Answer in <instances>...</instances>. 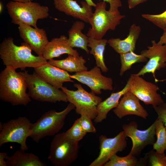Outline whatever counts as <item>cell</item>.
<instances>
[{
    "instance_id": "18",
    "label": "cell",
    "mask_w": 166,
    "mask_h": 166,
    "mask_svg": "<svg viewBox=\"0 0 166 166\" xmlns=\"http://www.w3.org/2000/svg\"><path fill=\"white\" fill-rule=\"evenodd\" d=\"M34 70L45 81L57 89H61L65 82L73 81L68 72L52 65L48 61L34 68Z\"/></svg>"
},
{
    "instance_id": "31",
    "label": "cell",
    "mask_w": 166,
    "mask_h": 166,
    "mask_svg": "<svg viewBox=\"0 0 166 166\" xmlns=\"http://www.w3.org/2000/svg\"><path fill=\"white\" fill-rule=\"evenodd\" d=\"M149 166H166V156L164 153H159L153 149L146 153Z\"/></svg>"
},
{
    "instance_id": "32",
    "label": "cell",
    "mask_w": 166,
    "mask_h": 166,
    "mask_svg": "<svg viewBox=\"0 0 166 166\" xmlns=\"http://www.w3.org/2000/svg\"><path fill=\"white\" fill-rule=\"evenodd\" d=\"M79 119L80 123L84 130L87 133H96L97 130L93 125L92 118L89 116L82 114Z\"/></svg>"
},
{
    "instance_id": "15",
    "label": "cell",
    "mask_w": 166,
    "mask_h": 166,
    "mask_svg": "<svg viewBox=\"0 0 166 166\" xmlns=\"http://www.w3.org/2000/svg\"><path fill=\"white\" fill-rule=\"evenodd\" d=\"M18 25L21 38L38 56H42L49 42L45 31L43 29L33 27L22 23Z\"/></svg>"
},
{
    "instance_id": "29",
    "label": "cell",
    "mask_w": 166,
    "mask_h": 166,
    "mask_svg": "<svg viewBox=\"0 0 166 166\" xmlns=\"http://www.w3.org/2000/svg\"><path fill=\"white\" fill-rule=\"evenodd\" d=\"M65 132L69 138L77 142L82 140L87 133L81 127L79 118L75 121L72 127Z\"/></svg>"
},
{
    "instance_id": "7",
    "label": "cell",
    "mask_w": 166,
    "mask_h": 166,
    "mask_svg": "<svg viewBox=\"0 0 166 166\" xmlns=\"http://www.w3.org/2000/svg\"><path fill=\"white\" fill-rule=\"evenodd\" d=\"M25 79L30 97L41 102L56 103L68 102L65 93L48 83L35 71L30 74L28 71L20 72Z\"/></svg>"
},
{
    "instance_id": "22",
    "label": "cell",
    "mask_w": 166,
    "mask_h": 166,
    "mask_svg": "<svg viewBox=\"0 0 166 166\" xmlns=\"http://www.w3.org/2000/svg\"><path fill=\"white\" fill-rule=\"evenodd\" d=\"M85 23L82 21L74 22L68 31V41L70 46L73 48L78 47L84 50L89 54V50L88 48L89 37L82 32L84 29Z\"/></svg>"
},
{
    "instance_id": "25",
    "label": "cell",
    "mask_w": 166,
    "mask_h": 166,
    "mask_svg": "<svg viewBox=\"0 0 166 166\" xmlns=\"http://www.w3.org/2000/svg\"><path fill=\"white\" fill-rule=\"evenodd\" d=\"M108 40L105 39L97 40L89 37L88 39V46L91 49L89 53L93 56L96 65L104 72H107L109 70L104 58V52Z\"/></svg>"
},
{
    "instance_id": "19",
    "label": "cell",
    "mask_w": 166,
    "mask_h": 166,
    "mask_svg": "<svg viewBox=\"0 0 166 166\" xmlns=\"http://www.w3.org/2000/svg\"><path fill=\"white\" fill-rule=\"evenodd\" d=\"M64 54L79 56L77 51L69 45L67 37L61 35L49 42L44 50L42 56L46 60H49Z\"/></svg>"
},
{
    "instance_id": "28",
    "label": "cell",
    "mask_w": 166,
    "mask_h": 166,
    "mask_svg": "<svg viewBox=\"0 0 166 166\" xmlns=\"http://www.w3.org/2000/svg\"><path fill=\"white\" fill-rule=\"evenodd\" d=\"M140 166L139 160L129 154L126 156L121 157L116 154L113 156L104 166Z\"/></svg>"
},
{
    "instance_id": "21",
    "label": "cell",
    "mask_w": 166,
    "mask_h": 166,
    "mask_svg": "<svg viewBox=\"0 0 166 166\" xmlns=\"http://www.w3.org/2000/svg\"><path fill=\"white\" fill-rule=\"evenodd\" d=\"M129 90V83L128 80L125 86L121 90L112 93L109 97L100 102L97 106L98 114L94 119V122L96 124L100 123L106 119L109 111L117 106L120 98Z\"/></svg>"
},
{
    "instance_id": "10",
    "label": "cell",
    "mask_w": 166,
    "mask_h": 166,
    "mask_svg": "<svg viewBox=\"0 0 166 166\" xmlns=\"http://www.w3.org/2000/svg\"><path fill=\"white\" fill-rule=\"evenodd\" d=\"M122 128L127 136L132 140V147L129 153L132 156H139L147 146L153 145L156 141L155 122L144 130L139 129L137 123L134 121L123 125Z\"/></svg>"
},
{
    "instance_id": "36",
    "label": "cell",
    "mask_w": 166,
    "mask_h": 166,
    "mask_svg": "<svg viewBox=\"0 0 166 166\" xmlns=\"http://www.w3.org/2000/svg\"><path fill=\"white\" fill-rule=\"evenodd\" d=\"M8 156L6 152H0V166H8L6 162V159Z\"/></svg>"
},
{
    "instance_id": "26",
    "label": "cell",
    "mask_w": 166,
    "mask_h": 166,
    "mask_svg": "<svg viewBox=\"0 0 166 166\" xmlns=\"http://www.w3.org/2000/svg\"><path fill=\"white\" fill-rule=\"evenodd\" d=\"M120 55L121 63L120 72V76H122L125 72L131 69L133 64L146 61L147 60V58L143 54H137L133 51L121 53Z\"/></svg>"
},
{
    "instance_id": "6",
    "label": "cell",
    "mask_w": 166,
    "mask_h": 166,
    "mask_svg": "<svg viewBox=\"0 0 166 166\" xmlns=\"http://www.w3.org/2000/svg\"><path fill=\"white\" fill-rule=\"evenodd\" d=\"M79 147L78 142L69 138L65 132L58 133L51 143L48 159L55 166H68L77 159Z\"/></svg>"
},
{
    "instance_id": "23",
    "label": "cell",
    "mask_w": 166,
    "mask_h": 166,
    "mask_svg": "<svg viewBox=\"0 0 166 166\" xmlns=\"http://www.w3.org/2000/svg\"><path fill=\"white\" fill-rule=\"evenodd\" d=\"M49 63L59 68L71 73H79L88 70L86 60L81 56L68 54L66 58L60 60H49Z\"/></svg>"
},
{
    "instance_id": "12",
    "label": "cell",
    "mask_w": 166,
    "mask_h": 166,
    "mask_svg": "<svg viewBox=\"0 0 166 166\" xmlns=\"http://www.w3.org/2000/svg\"><path fill=\"white\" fill-rule=\"evenodd\" d=\"M127 137L123 130L113 138H108L103 135L100 136L99 154L89 166H104L113 156L119 152L123 151L126 148Z\"/></svg>"
},
{
    "instance_id": "42",
    "label": "cell",
    "mask_w": 166,
    "mask_h": 166,
    "mask_svg": "<svg viewBox=\"0 0 166 166\" xmlns=\"http://www.w3.org/2000/svg\"><path fill=\"white\" fill-rule=\"evenodd\" d=\"M165 161L166 162V156L165 157Z\"/></svg>"
},
{
    "instance_id": "38",
    "label": "cell",
    "mask_w": 166,
    "mask_h": 166,
    "mask_svg": "<svg viewBox=\"0 0 166 166\" xmlns=\"http://www.w3.org/2000/svg\"><path fill=\"white\" fill-rule=\"evenodd\" d=\"M85 1L89 5L95 7L96 4H95L92 0H85Z\"/></svg>"
},
{
    "instance_id": "35",
    "label": "cell",
    "mask_w": 166,
    "mask_h": 166,
    "mask_svg": "<svg viewBox=\"0 0 166 166\" xmlns=\"http://www.w3.org/2000/svg\"><path fill=\"white\" fill-rule=\"evenodd\" d=\"M148 0H128V4L129 8L132 9L138 5L146 2Z\"/></svg>"
},
{
    "instance_id": "37",
    "label": "cell",
    "mask_w": 166,
    "mask_h": 166,
    "mask_svg": "<svg viewBox=\"0 0 166 166\" xmlns=\"http://www.w3.org/2000/svg\"><path fill=\"white\" fill-rule=\"evenodd\" d=\"M157 44L158 45H166V31H164Z\"/></svg>"
},
{
    "instance_id": "39",
    "label": "cell",
    "mask_w": 166,
    "mask_h": 166,
    "mask_svg": "<svg viewBox=\"0 0 166 166\" xmlns=\"http://www.w3.org/2000/svg\"><path fill=\"white\" fill-rule=\"evenodd\" d=\"M12 1L21 2H25L29 1H32L33 0H12Z\"/></svg>"
},
{
    "instance_id": "20",
    "label": "cell",
    "mask_w": 166,
    "mask_h": 166,
    "mask_svg": "<svg viewBox=\"0 0 166 166\" xmlns=\"http://www.w3.org/2000/svg\"><path fill=\"white\" fill-rule=\"evenodd\" d=\"M141 31L139 26L133 24L130 26L128 34L126 38L123 40L120 38H112L108 40L107 43L119 54L134 52Z\"/></svg>"
},
{
    "instance_id": "11",
    "label": "cell",
    "mask_w": 166,
    "mask_h": 166,
    "mask_svg": "<svg viewBox=\"0 0 166 166\" xmlns=\"http://www.w3.org/2000/svg\"><path fill=\"white\" fill-rule=\"evenodd\" d=\"M128 80L129 91L145 105H151L153 107L164 102L161 95L157 92L159 87L155 84L146 81L136 73L131 74Z\"/></svg>"
},
{
    "instance_id": "14",
    "label": "cell",
    "mask_w": 166,
    "mask_h": 166,
    "mask_svg": "<svg viewBox=\"0 0 166 166\" xmlns=\"http://www.w3.org/2000/svg\"><path fill=\"white\" fill-rule=\"evenodd\" d=\"M152 46L147 47L148 49L143 50L141 54L149 59L147 63L136 74L144 76L147 73H152L156 78L155 73L166 66V45H158L155 40L151 41Z\"/></svg>"
},
{
    "instance_id": "9",
    "label": "cell",
    "mask_w": 166,
    "mask_h": 166,
    "mask_svg": "<svg viewBox=\"0 0 166 166\" xmlns=\"http://www.w3.org/2000/svg\"><path fill=\"white\" fill-rule=\"evenodd\" d=\"M73 86L77 90L63 86L61 89L66 95L68 101L75 105L76 113L86 114L94 119L98 114L97 105L102 101V98L93 92H88L79 84L75 83Z\"/></svg>"
},
{
    "instance_id": "33",
    "label": "cell",
    "mask_w": 166,
    "mask_h": 166,
    "mask_svg": "<svg viewBox=\"0 0 166 166\" xmlns=\"http://www.w3.org/2000/svg\"><path fill=\"white\" fill-rule=\"evenodd\" d=\"M158 115L157 118L163 121L166 127V109L160 106L153 107Z\"/></svg>"
},
{
    "instance_id": "2",
    "label": "cell",
    "mask_w": 166,
    "mask_h": 166,
    "mask_svg": "<svg viewBox=\"0 0 166 166\" xmlns=\"http://www.w3.org/2000/svg\"><path fill=\"white\" fill-rule=\"evenodd\" d=\"M7 66L0 73V99L13 106H26L31 101L26 92L27 84L21 72Z\"/></svg>"
},
{
    "instance_id": "24",
    "label": "cell",
    "mask_w": 166,
    "mask_h": 166,
    "mask_svg": "<svg viewBox=\"0 0 166 166\" xmlns=\"http://www.w3.org/2000/svg\"><path fill=\"white\" fill-rule=\"evenodd\" d=\"M8 166H46L37 156L20 148L6 159Z\"/></svg>"
},
{
    "instance_id": "13",
    "label": "cell",
    "mask_w": 166,
    "mask_h": 166,
    "mask_svg": "<svg viewBox=\"0 0 166 166\" xmlns=\"http://www.w3.org/2000/svg\"><path fill=\"white\" fill-rule=\"evenodd\" d=\"M101 70L96 65L89 71L76 73L70 75V77L87 85L92 92L100 94L102 93V89L112 91L113 89L112 79L102 75Z\"/></svg>"
},
{
    "instance_id": "40",
    "label": "cell",
    "mask_w": 166,
    "mask_h": 166,
    "mask_svg": "<svg viewBox=\"0 0 166 166\" xmlns=\"http://www.w3.org/2000/svg\"><path fill=\"white\" fill-rule=\"evenodd\" d=\"M3 6L2 5V2H0V13H1L3 10Z\"/></svg>"
},
{
    "instance_id": "34",
    "label": "cell",
    "mask_w": 166,
    "mask_h": 166,
    "mask_svg": "<svg viewBox=\"0 0 166 166\" xmlns=\"http://www.w3.org/2000/svg\"><path fill=\"white\" fill-rule=\"evenodd\" d=\"M103 1L109 3L110 8L109 10L114 12L118 10L119 7L122 6V3L120 0H103Z\"/></svg>"
},
{
    "instance_id": "3",
    "label": "cell",
    "mask_w": 166,
    "mask_h": 166,
    "mask_svg": "<svg viewBox=\"0 0 166 166\" xmlns=\"http://www.w3.org/2000/svg\"><path fill=\"white\" fill-rule=\"evenodd\" d=\"M75 108L73 104L69 103L61 112L52 109L45 112L35 123L32 124V133L30 137L38 143L45 137L54 136L58 133L64 125L67 116Z\"/></svg>"
},
{
    "instance_id": "41",
    "label": "cell",
    "mask_w": 166,
    "mask_h": 166,
    "mask_svg": "<svg viewBox=\"0 0 166 166\" xmlns=\"http://www.w3.org/2000/svg\"><path fill=\"white\" fill-rule=\"evenodd\" d=\"M160 106V107L164 108L166 109V103H165L164 102L161 105H159Z\"/></svg>"
},
{
    "instance_id": "5",
    "label": "cell",
    "mask_w": 166,
    "mask_h": 166,
    "mask_svg": "<svg viewBox=\"0 0 166 166\" xmlns=\"http://www.w3.org/2000/svg\"><path fill=\"white\" fill-rule=\"evenodd\" d=\"M6 6L11 22L15 24L21 22L37 27L38 20L47 18L49 16L47 6L32 1L25 2L11 1Z\"/></svg>"
},
{
    "instance_id": "1",
    "label": "cell",
    "mask_w": 166,
    "mask_h": 166,
    "mask_svg": "<svg viewBox=\"0 0 166 166\" xmlns=\"http://www.w3.org/2000/svg\"><path fill=\"white\" fill-rule=\"evenodd\" d=\"M32 50L27 43L24 42L18 46L14 44L13 38L9 37L0 44V57L6 66L23 70L26 67H38L47 62L42 56L32 54Z\"/></svg>"
},
{
    "instance_id": "16",
    "label": "cell",
    "mask_w": 166,
    "mask_h": 166,
    "mask_svg": "<svg viewBox=\"0 0 166 166\" xmlns=\"http://www.w3.org/2000/svg\"><path fill=\"white\" fill-rule=\"evenodd\" d=\"M140 100L136 96L128 91L123 95L113 112L119 119L127 115H134L146 119L148 114L140 104Z\"/></svg>"
},
{
    "instance_id": "17",
    "label": "cell",
    "mask_w": 166,
    "mask_h": 166,
    "mask_svg": "<svg viewBox=\"0 0 166 166\" xmlns=\"http://www.w3.org/2000/svg\"><path fill=\"white\" fill-rule=\"evenodd\" d=\"M56 9L60 12L86 23L93 13L92 6L85 1L81 2V6L73 0H53Z\"/></svg>"
},
{
    "instance_id": "27",
    "label": "cell",
    "mask_w": 166,
    "mask_h": 166,
    "mask_svg": "<svg viewBox=\"0 0 166 166\" xmlns=\"http://www.w3.org/2000/svg\"><path fill=\"white\" fill-rule=\"evenodd\" d=\"M154 122L157 140L153 145V149L158 153H163L166 150V127L157 118Z\"/></svg>"
},
{
    "instance_id": "8",
    "label": "cell",
    "mask_w": 166,
    "mask_h": 166,
    "mask_svg": "<svg viewBox=\"0 0 166 166\" xmlns=\"http://www.w3.org/2000/svg\"><path fill=\"white\" fill-rule=\"evenodd\" d=\"M32 125L28 118L22 116L0 123V147L6 143H16L20 145V149L27 151L26 141L32 133Z\"/></svg>"
},
{
    "instance_id": "4",
    "label": "cell",
    "mask_w": 166,
    "mask_h": 166,
    "mask_svg": "<svg viewBox=\"0 0 166 166\" xmlns=\"http://www.w3.org/2000/svg\"><path fill=\"white\" fill-rule=\"evenodd\" d=\"M106 4L104 1L96 4L95 10L89 19L91 27L86 35L89 38L97 40L103 39L107 31L114 30L125 15L121 14L118 10L111 12L106 10Z\"/></svg>"
},
{
    "instance_id": "30",
    "label": "cell",
    "mask_w": 166,
    "mask_h": 166,
    "mask_svg": "<svg viewBox=\"0 0 166 166\" xmlns=\"http://www.w3.org/2000/svg\"><path fill=\"white\" fill-rule=\"evenodd\" d=\"M142 16L162 29L164 31H166V10L159 14H143Z\"/></svg>"
}]
</instances>
